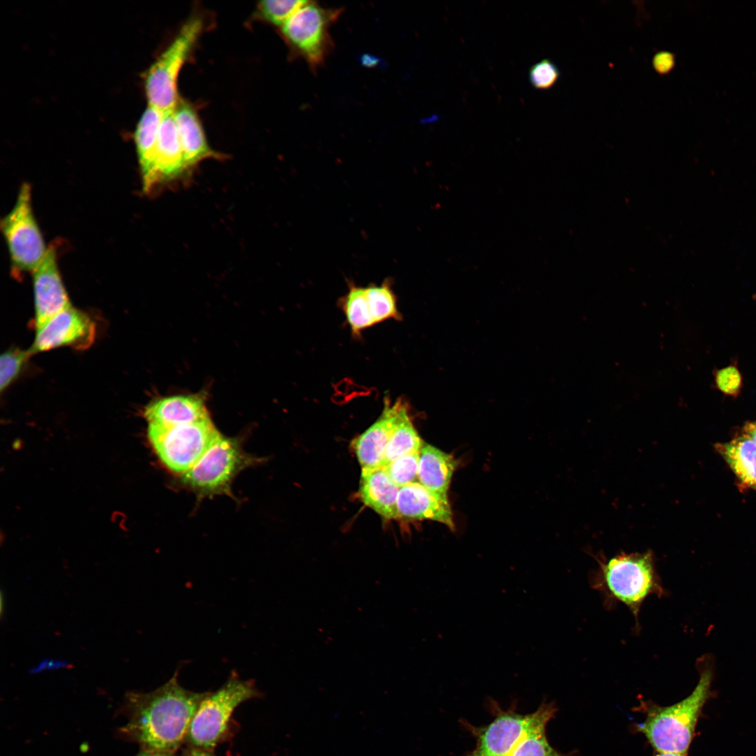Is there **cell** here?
<instances>
[{"label":"cell","instance_id":"cell-9","mask_svg":"<svg viewBox=\"0 0 756 756\" xmlns=\"http://www.w3.org/2000/svg\"><path fill=\"white\" fill-rule=\"evenodd\" d=\"M203 28L201 18L194 17L180 29L172 42L148 69L146 92L148 106L162 112L173 111L179 99V73L188 59Z\"/></svg>","mask_w":756,"mask_h":756},{"label":"cell","instance_id":"cell-24","mask_svg":"<svg viewBox=\"0 0 756 756\" xmlns=\"http://www.w3.org/2000/svg\"><path fill=\"white\" fill-rule=\"evenodd\" d=\"M365 292L375 324L387 319L398 318L396 298L387 282L380 286H370L365 288Z\"/></svg>","mask_w":756,"mask_h":756},{"label":"cell","instance_id":"cell-7","mask_svg":"<svg viewBox=\"0 0 756 756\" xmlns=\"http://www.w3.org/2000/svg\"><path fill=\"white\" fill-rule=\"evenodd\" d=\"M210 418L195 423L164 426L148 424L147 435L153 449L170 471L186 473L220 435Z\"/></svg>","mask_w":756,"mask_h":756},{"label":"cell","instance_id":"cell-16","mask_svg":"<svg viewBox=\"0 0 756 756\" xmlns=\"http://www.w3.org/2000/svg\"><path fill=\"white\" fill-rule=\"evenodd\" d=\"M148 424L172 426L209 418L204 398L197 395L174 396L155 400L144 409Z\"/></svg>","mask_w":756,"mask_h":756},{"label":"cell","instance_id":"cell-23","mask_svg":"<svg viewBox=\"0 0 756 756\" xmlns=\"http://www.w3.org/2000/svg\"><path fill=\"white\" fill-rule=\"evenodd\" d=\"M342 307L354 333L374 325L366 297L365 288L352 285L344 298Z\"/></svg>","mask_w":756,"mask_h":756},{"label":"cell","instance_id":"cell-31","mask_svg":"<svg viewBox=\"0 0 756 756\" xmlns=\"http://www.w3.org/2000/svg\"><path fill=\"white\" fill-rule=\"evenodd\" d=\"M652 64L656 73L666 76L671 73L676 66V55L670 51H659L653 56Z\"/></svg>","mask_w":756,"mask_h":756},{"label":"cell","instance_id":"cell-32","mask_svg":"<svg viewBox=\"0 0 756 756\" xmlns=\"http://www.w3.org/2000/svg\"><path fill=\"white\" fill-rule=\"evenodd\" d=\"M743 434L749 437L756 443V421L747 422L743 426Z\"/></svg>","mask_w":756,"mask_h":756},{"label":"cell","instance_id":"cell-1","mask_svg":"<svg viewBox=\"0 0 756 756\" xmlns=\"http://www.w3.org/2000/svg\"><path fill=\"white\" fill-rule=\"evenodd\" d=\"M206 693L183 687L178 681V671L152 692H130L125 701L128 721L122 732L142 750L174 753L186 741L192 718Z\"/></svg>","mask_w":756,"mask_h":756},{"label":"cell","instance_id":"cell-10","mask_svg":"<svg viewBox=\"0 0 756 756\" xmlns=\"http://www.w3.org/2000/svg\"><path fill=\"white\" fill-rule=\"evenodd\" d=\"M255 461L240 442L220 434L195 465L181 475L182 482L200 496L229 494L235 476Z\"/></svg>","mask_w":756,"mask_h":756},{"label":"cell","instance_id":"cell-12","mask_svg":"<svg viewBox=\"0 0 756 756\" xmlns=\"http://www.w3.org/2000/svg\"><path fill=\"white\" fill-rule=\"evenodd\" d=\"M57 254L55 246H50L44 259L32 273L36 330L72 306L61 277Z\"/></svg>","mask_w":756,"mask_h":756},{"label":"cell","instance_id":"cell-3","mask_svg":"<svg viewBox=\"0 0 756 756\" xmlns=\"http://www.w3.org/2000/svg\"><path fill=\"white\" fill-rule=\"evenodd\" d=\"M598 562V568L592 577V587L610 604L619 602L625 605L636 623L640 608L648 597L666 594L650 551L622 552L608 559H599Z\"/></svg>","mask_w":756,"mask_h":756},{"label":"cell","instance_id":"cell-35","mask_svg":"<svg viewBox=\"0 0 756 756\" xmlns=\"http://www.w3.org/2000/svg\"><path fill=\"white\" fill-rule=\"evenodd\" d=\"M654 756H687V754L657 752Z\"/></svg>","mask_w":756,"mask_h":756},{"label":"cell","instance_id":"cell-17","mask_svg":"<svg viewBox=\"0 0 756 756\" xmlns=\"http://www.w3.org/2000/svg\"><path fill=\"white\" fill-rule=\"evenodd\" d=\"M173 115L184 157L191 170L204 160L223 158L209 145L199 118L188 104L179 100Z\"/></svg>","mask_w":756,"mask_h":756},{"label":"cell","instance_id":"cell-20","mask_svg":"<svg viewBox=\"0 0 756 756\" xmlns=\"http://www.w3.org/2000/svg\"><path fill=\"white\" fill-rule=\"evenodd\" d=\"M456 466L451 454L423 442L419 454L417 479L430 491L448 498L447 491Z\"/></svg>","mask_w":756,"mask_h":756},{"label":"cell","instance_id":"cell-27","mask_svg":"<svg viewBox=\"0 0 756 756\" xmlns=\"http://www.w3.org/2000/svg\"><path fill=\"white\" fill-rule=\"evenodd\" d=\"M306 1L265 0L258 4L261 16L267 22L281 27Z\"/></svg>","mask_w":756,"mask_h":756},{"label":"cell","instance_id":"cell-8","mask_svg":"<svg viewBox=\"0 0 756 756\" xmlns=\"http://www.w3.org/2000/svg\"><path fill=\"white\" fill-rule=\"evenodd\" d=\"M342 8H326L306 1L281 27V31L293 50L313 71L321 67L333 46L330 27Z\"/></svg>","mask_w":756,"mask_h":756},{"label":"cell","instance_id":"cell-21","mask_svg":"<svg viewBox=\"0 0 756 756\" xmlns=\"http://www.w3.org/2000/svg\"><path fill=\"white\" fill-rule=\"evenodd\" d=\"M715 448L739 485L756 491V443L743 434L729 442L716 443Z\"/></svg>","mask_w":756,"mask_h":756},{"label":"cell","instance_id":"cell-15","mask_svg":"<svg viewBox=\"0 0 756 756\" xmlns=\"http://www.w3.org/2000/svg\"><path fill=\"white\" fill-rule=\"evenodd\" d=\"M398 517L411 519H431L454 527L448 498L430 491L414 482L400 488L397 497Z\"/></svg>","mask_w":756,"mask_h":756},{"label":"cell","instance_id":"cell-33","mask_svg":"<svg viewBox=\"0 0 756 756\" xmlns=\"http://www.w3.org/2000/svg\"><path fill=\"white\" fill-rule=\"evenodd\" d=\"M183 756H214L211 751L190 747L186 749Z\"/></svg>","mask_w":756,"mask_h":756},{"label":"cell","instance_id":"cell-29","mask_svg":"<svg viewBox=\"0 0 756 756\" xmlns=\"http://www.w3.org/2000/svg\"><path fill=\"white\" fill-rule=\"evenodd\" d=\"M558 66L550 59H544L533 65L528 72L531 84L538 90H548L560 77Z\"/></svg>","mask_w":756,"mask_h":756},{"label":"cell","instance_id":"cell-2","mask_svg":"<svg viewBox=\"0 0 756 756\" xmlns=\"http://www.w3.org/2000/svg\"><path fill=\"white\" fill-rule=\"evenodd\" d=\"M699 674L692 693L676 704L661 706L652 701H641L640 708L645 719L636 724L635 729L645 736L657 752L687 754L698 719L710 694L713 678L711 662L701 667Z\"/></svg>","mask_w":756,"mask_h":756},{"label":"cell","instance_id":"cell-25","mask_svg":"<svg viewBox=\"0 0 756 756\" xmlns=\"http://www.w3.org/2000/svg\"><path fill=\"white\" fill-rule=\"evenodd\" d=\"M546 727H541L528 734L510 756H566L550 745L546 736Z\"/></svg>","mask_w":756,"mask_h":756},{"label":"cell","instance_id":"cell-13","mask_svg":"<svg viewBox=\"0 0 756 756\" xmlns=\"http://www.w3.org/2000/svg\"><path fill=\"white\" fill-rule=\"evenodd\" d=\"M156 190L188 181L192 170L187 164L173 111L164 112L159 127L156 148Z\"/></svg>","mask_w":756,"mask_h":756},{"label":"cell","instance_id":"cell-22","mask_svg":"<svg viewBox=\"0 0 756 756\" xmlns=\"http://www.w3.org/2000/svg\"><path fill=\"white\" fill-rule=\"evenodd\" d=\"M423 442L406 407L388 442L382 467L407 454L419 452Z\"/></svg>","mask_w":756,"mask_h":756},{"label":"cell","instance_id":"cell-30","mask_svg":"<svg viewBox=\"0 0 756 756\" xmlns=\"http://www.w3.org/2000/svg\"><path fill=\"white\" fill-rule=\"evenodd\" d=\"M714 382L719 391L734 398L741 393L743 384L741 372L734 364L715 370Z\"/></svg>","mask_w":756,"mask_h":756},{"label":"cell","instance_id":"cell-14","mask_svg":"<svg viewBox=\"0 0 756 756\" xmlns=\"http://www.w3.org/2000/svg\"><path fill=\"white\" fill-rule=\"evenodd\" d=\"M406 407L401 400L393 404L386 400L379 419L354 440L353 449L362 469L382 466L388 442Z\"/></svg>","mask_w":756,"mask_h":756},{"label":"cell","instance_id":"cell-6","mask_svg":"<svg viewBox=\"0 0 756 756\" xmlns=\"http://www.w3.org/2000/svg\"><path fill=\"white\" fill-rule=\"evenodd\" d=\"M0 226L9 253L11 274L17 278L27 272L32 274L49 246L34 216L28 183L21 185L14 206L1 219Z\"/></svg>","mask_w":756,"mask_h":756},{"label":"cell","instance_id":"cell-28","mask_svg":"<svg viewBox=\"0 0 756 756\" xmlns=\"http://www.w3.org/2000/svg\"><path fill=\"white\" fill-rule=\"evenodd\" d=\"M419 454L403 456L383 467L400 488L416 482L418 474Z\"/></svg>","mask_w":756,"mask_h":756},{"label":"cell","instance_id":"cell-11","mask_svg":"<svg viewBox=\"0 0 756 756\" xmlns=\"http://www.w3.org/2000/svg\"><path fill=\"white\" fill-rule=\"evenodd\" d=\"M95 324L90 316L72 306L60 312L36 330L31 354L60 346L89 347L95 338Z\"/></svg>","mask_w":756,"mask_h":756},{"label":"cell","instance_id":"cell-19","mask_svg":"<svg viewBox=\"0 0 756 756\" xmlns=\"http://www.w3.org/2000/svg\"><path fill=\"white\" fill-rule=\"evenodd\" d=\"M400 487L383 467L362 469L359 496L362 502L385 519H396Z\"/></svg>","mask_w":756,"mask_h":756},{"label":"cell","instance_id":"cell-4","mask_svg":"<svg viewBox=\"0 0 756 756\" xmlns=\"http://www.w3.org/2000/svg\"><path fill=\"white\" fill-rule=\"evenodd\" d=\"M488 707L493 716L488 724L476 727L465 720L461 722L476 741L466 756H510L528 734L547 726L556 712L553 703L545 702L535 712L525 715L517 711L516 705L503 710L492 699Z\"/></svg>","mask_w":756,"mask_h":756},{"label":"cell","instance_id":"cell-36","mask_svg":"<svg viewBox=\"0 0 756 756\" xmlns=\"http://www.w3.org/2000/svg\"><path fill=\"white\" fill-rule=\"evenodd\" d=\"M363 62H364L365 65L371 66L372 64H376L377 60H376L375 58H374L372 57H370V58H369V57L365 56L363 57Z\"/></svg>","mask_w":756,"mask_h":756},{"label":"cell","instance_id":"cell-34","mask_svg":"<svg viewBox=\"0 0 756 756\" xmlns=\"http://www.w3.org/2000/svg\"><path fill=\"white\" fill-rule=\"evenodd\" d=\"M136 756H176L174 753L142 750Z\"/></svg>","mask_w":756,"mask_h":756},{"label":"cell","instance_id":"cell-18","mask_svg":"<svg viewBox=\"0 0 756 756\" xmlns=\"http://www.w3.org/2000/svg\"><path fill=\"white\" fill-rule=\"evenodd\" d=\"M164 113L148 106L134 134L142 190L147 195L156 190V148L159 127Z\"/></svg>","mask_w":756,"mask_h":756},{"label":"cell","instance_id":"cell-26","mask_svg":"<svg viewBox=\"0 0 756 756\" xmlns=\"http://www.w3.org/2000/svg\"><path fill=\"white\" fill-rule=\"evenodd\" d=\"M29 350L11 348L0 357V389L6 390L17 378L29 356Z\"/></svg>","mask_w":756,"mask_h":756},{"label":"cell","instance_id":"cell-5","mask_svg":"<svg viewBox=\"0 0 756 756\" xmlns=\"http://www.w3.org/2000/svg\"><path fill=\"white\" fill-rule=\"evenodd\" d=\"M260 694L252 680L232 672L222 687L207 692L200 703L186 739L190 747L211 751L225 737L237 707Z\"/></svg>","mask_w":756,"mask_h":756}]
</instances>
